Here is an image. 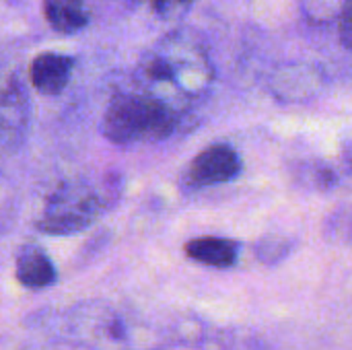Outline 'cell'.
Here are the masks:
<instances>
[{"instance_id":"cell-10","label":"cell","mask_w":352,"mask_h":350,"mask_svg":"<svg viewBox=\"0 0 352 350\" xmlns=\"http://www.w3.org/2000/svg\"><path fill=\"white\" fill-rule=\"evenodd\" d=\"M25 122H27V101L19 83L14 80L0 99V128L2 132H8V136H12V132H23Z\"/></svg>"},{"instance_id":"cell-13","label":"cell","mask_w":352,"mask_h":350,"mask_svg":"<svg viewBox=\"0 0 352 350\" xmlns=\"http://www.w3.org/2000/svg\"><path fill=\"white\" fill-rule=\"evenodd\" d=\"M196 0H153V12L163 21H177L186 17Z\"/></svg>"},{"instance_id":"cell-7","label":"cell","mask_w":352,"mask_h":350,"mask_svg":"<svg viewBox=\"0 0 352 350\" xmlns=\"http://www.w3.org/2000/svg\"><path fill=\"white\" fill-rule=\"evenodd\" d=\"M186 256L208 268H233L239 258V245L225 237H196L186 243Z\"/></svg>"},{"instance_id":"cell-8","label":"cell","mask_w":352,"mask_h":350,"mask_svg":"<svg viewBox=\"0 0 352 350\" xmlns=\"http://www.w3.org/2000/svg\"><path fill=\"white\" fill-rule=\"evenodd\" d=\"M43 14L50 27L62 35H74L89 25L85 0H43Z\"/></svg>"},{"instance_id":"cell-6","label":"cell","mask_w":352,"mask_h":350,"mask_svg":"<svg viewBox=\"0 0 352 350\" xmlns=\"http://www.w3.org/2000/svg\"><path fill=\"white\" fill-rule=\"evenodd\" d=\"M14 274H16V281L25 289H31V291L45 289L56 283V268H54L52 260L35 243L23 245V250L16 256Z\"/></svg>"},{"instance_id":"cell-4","label":"cell","mask_w":352,"mask_h":350,"mask_svg":"<svg viewBox=\"0 0 352 350\" xmlns=\"http://www.w3.org/2000/svg\"><path fill=\"white\" fill-rule=\"evenodd\" d=\"M241 173L239 155L227 144H212L198 153L186 171V179L194 188L227 184Z\"/></svg>"},{"instance_id":"cell-3","label":"cell","mask_w":352,"mask_h":350,"mask_svg":"<svg viewBox=\"0 0 352 350\" xmlns=\"http://www.w3.org/2000/svg\"><path fill=\"white\" fill-rule=\"evenodd\" d=\"M107 208V198L87 182L60 184L45 200L37 229L45 235H74L89 229Z\"/></svg>"},{"instance_id":"cell-9","label":"cell","mask_w":352,"mask_h":350,"mask_svg":"<svg viewBox=\"0 0 352 350\" xmlns=\"http://www.w3.org/2000/svg\"><path fill=\"white\" fill-rule=\"evenodd\" d=\"M320 85L322 76L314 66H289L276 74L272 89L283 99H307L316 95Z\"/></svg>"},{"instance_id":"cell-2","label":"cell","mask_w":352,"mask_h":350,"mask_svg":"<svg viewBox=\"0 0 352 350\" xmlns=\"http://www.w3.org/2000/svg\"><path fill=\"white\" fill-rule=\"evenodd\" d=\"M179 111L144 93H124L113 97L103 113V136L120 146L157 142L173 134Z\"/></svg>"},{"instance_id":"cell-1","label":"cell","mask_w":352,"mask_h":350,"mask_svg":"<svg viewBox=\"0 0 352 350\" xmlns=\"http://www.w3.org/2000/svg\"><path fill=\"white\" fill-rule=\"evenodd\" d=\"M214 80L204 39L192 29H177L159 39L134 70L138 93L151 95L184 113L190 101L202 99Z\"/></svg>"},{"instance_id":"cell-12","label":"cell","mask_w":352,"mask_h":350,"mask_svg":"<svg viewBox=\"0 0 352 350\" xmlns=\"http://www.w3.org/2000/svg\"><path fill=\"white\" fill-rule=\"evenodd\" d=\"M289 252H291V241L287 237H276V235L264 237L256 248V254L264 264H276L285 260Z\"/></svg>"},{"instance_id":"cell-5","label":"cell","mask_w":352,"mask_h":350,"mask_svg":"<svg viewBox=\"0 0 352 350\" xmlns=\"http://www.w3.org/2000/svg\"><path fill=\"white\" fill-rule=\"evenodd\" d=\"M72 70H74V60L70 56L43 52L33 58L31 68H29V78L37 93L54 97L66 89V85L70 83Z\"/></svg>"},{"instance_id":"cell-11","label":"cell","mask_w":352,"mask_h":350,"mask_svg":"<svg viewBox=\"0 0 352 350\" xmlns=\"http://www.w3.org/2000/svg\"><path fill=\"white\" fill-rule=\"evenodd\" d=\"M349 8V0H301V10L309 23L326 25L340 21Z\"/></svg>"},{"instance_id":"cell-14","label":"cell","mask_w":352,"mask_h":350,"mask_svg":"<svg viewBox=\"0 0 352 350\" xmlns=\"http://www.w3.org/2000/svg\"><path fill=\"white\" fill-rule=\"evenodd\" d=\"M349 8H351V10H352V0H349Z\"/></svg>"}]
</instances>
